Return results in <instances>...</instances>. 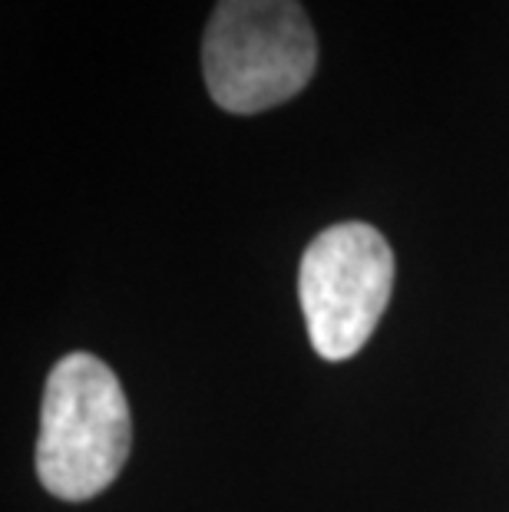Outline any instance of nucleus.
<instances>
[{"label": "nucleus", "instance_id": "obj_1", "mask_svg": "<svg viewBox=\"0 0 509 512\" xmlns=\"http://www.w3.org/2000/svg\"><path fill=\"white\" fill-rule=\"evenodd\" d=\"M129 443L133 420L119 377L93 354L60 357L43 387L40 486L67 503H86L123 473Z\"/></svg>", "mask_w": 509, "mask_h": 512}, {"label": "nucleus", "instance_id": "obj_2", "mask_svg": "<svg viewBox=\"0 0 509 512\" xmlns=\"http://www.w3.org/2000/svg\"><path fill=\"white\" fill-rule=\"evenodd\" d=\"M318 70V37L298 0H219L202 40L209 96L232 116L295 100Z\"/></svg>", "mask_w": 509, "mask_h": 512}, {"label": "nucleus", "instance_id": "obj_3", "mask_svg": "<svg viewBox=\"0 0 509 512\" xmlns=\"http://www.w3.org/2000/svg\"><path fill=\"white\" fill-rule=\"evenodd\" d=\"M394 291V252L367 222H338L311 238L298 268V298L314 354L348 361L377 321Z\"/></svg>", "mask_w": 509, "mask_h": 512}]
</instances>
